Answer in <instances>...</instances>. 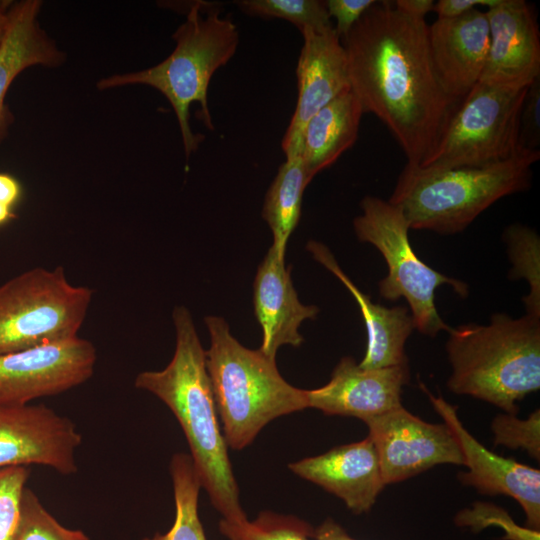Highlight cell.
I'll use <instances>...</instances> for the list:
<instances>
[{
	"label": "cell",
	"mask_w": 540,
	"mask_h": 540,
	"mask_svg": "<svg viewBox=\"0 0 540 540\" xmlns=\"http://www.w3.org/2000/svg\"><path fill=\"white\" fill-rule=\"evenodd\" d=\"M428 24L377 1L341 38L352 92L363 113L388 128L407 164L434 151L462 100L442 88L432 63Z\"/></svg>",
	"instance_id": "obj_1"
},
{
	"label": "cell",
	"mask_w": 540,
	"mask_h": 540,
	"mask_svg": "<svg viewBox=\"0 0 540 540\" xmlns=\"http://www.w3.org/2000/svg\"><path fill=\"white\" fill-rule=\"evenodd\" d=\"M172 318L176 346L171 361L162 370L140 372L134 385L159 398L178 420L201 487L223 519L243 521L247 516L218 421L205 350L186 307H175Z\"/></svg>",
	"instance_id": "obj_2"
},
{
	"label": "cell",
	"mask_w": 540,
	"mask_h": 540,
	"mask_svg": "<svg viewBox=\"0 0 540 540\" xmlns=\"http://www.w3.org/2000/svg\"><path fill=\"white\" fill-rule=\"evenodd\" d=\"M448 334L447 387L453 393L516 415L517 402L539 390L540 318L496 313L489 324H462Z\"/></svg>",
	"instance_id": "obj_3"
},
{
	"label": "cell",
	"mask_w": 540,
	"mask_h": 540,
	"mask_svg": "<svg viewBox=\"0 0 540 540\" xmlns=\"http://www.w3.org/2000/svg\"><path fill=\"white\" fill-rule=\"evenodd\" d=\"M539 158L540 150H523L482 167L431 169L406 163L388 201L401 209L410 229L455 234L499 199L528 190Z\"/></svg>",
	"instance_id": "obj_4"
},
{
	"label": "cell",
	"mask_w": 540,
	"mask_h": 540,
	"mask_svg": "<svg viewBox=\"0 0 540 540\" xmlns=\"http://www.w3.org/2000/svg\"><path fill=\"white\" fill-rule=\"evenodd\" d=\"M205 324L206 366L228 447L241 450L270 421L308 408L306 390L284 380L275 360L244 347L223 318L207 316Z\"/></svg>",
	"instance_id": "obj_5"
},
{
	"label": "cell",
	"mask_w": 540,
	"mask_h": 540,
	"mask_svg": "<svg viewBox=\"0 0 540 540\" xmlns=\"http://www.w3.org/2000/svg\"><path fill=\"white\" fill-rule=\"evenodd\" d=\"M206 2L192 4L186 20L175 33L176 46L162 62L138 72L113 75L97 84L108 89L130 84H144L161 92L175 111L186 157L197 150L203 136L192 132L189 109L192 103L200 104L199 117L204 125L214 129L208 108L209 82L217 69L227 64L236 52L239 33L234 22L221 17L220 10Z\"/></svg>",
	"instance_id": "obj_6"
},
{
	"label": "cell",
	"mask_w": 540,
	"mask_h": 540,
	"mask_svg": "<svg viewBox=\"0 0 540 540\" xmlns=\"http://www.w3.org/2000/svg\"><path fill=\"white\" fill-rule=\"evenodd\" d=\"M93 291L61 266L35 267L0 285V355L78 337Z\"/></svg>",
	"instance_id": "obj_7"
},
{
	"label": "cell",
	"mask_w": 540,
	"mask_h": 540,
	"mask_svg": "<svg viewBox=\"0 0 540 540\" xmlns=\"http://www.w3.org/2000/svg\"><path fill=\"white\" fill-rule=\"evenodd\" d=\"M362 214L353 220L357 238L372 244L384 257L388 274L379 282L380 296L396 301L403 297L409 304L415 329L430 337L451 327L439 315L435 291L448 285L461 297L468 295V285L446 276L418 258L409 241V223L401 209L376 196H365Z\"/></svg>",
	"instance_id": "obj_8"
},
{
	"label": "cell",
	"mask_w": 540,
	"mask_h": 540,
	"mask_svg": "<svg viewBox=\"0 0 540 540\" xmlns=\"http://www.w3.org/2000/svg\"><path fill=\"white\" fill-rule=\"evenodd\" d=\"M527 88L476 83L451 117L434 151L419 167H482L523 151L519 149V128Z\"/></svg>",
	"instance_id": "obj_9"
},
{
	"label": "cell",
	"mask_w": 540,
	"mask_h": 540,
	"mask_svg": "<svg viewBox=\"0 0 540 540\" xmlns=\"http://www.w3.org/2000/svg\"><path fill=\"white\" fill-rule=\"evenodd\" d=\"M97 351L84 338L0 355V404L25 405L69 391L94 374Z\"/></svg>",
	"instance_id": "obj_10"
},
{
	"label": "cell",
	"mask_w": 540,
	"mask_h": 540,
	"mask_svg": "<svg viewBox=\"0 0 540 540\" xmlns=\"http://www.w3.org/2000/svg\"><path fill=\"white\" fill-rule=\"evenodd\" d=\"M386 485L439 464L463 465L460 446L445 424L423 421L403 406L364 421Z\"/></svg>",
	"instance_id": "obj_11"
},
{
	"label": "cell",
	"mask_w": 540,
	"mask_h": 540,
	"mask_svg": "<svg viewBox=\"0 0 540 540\" xmlns=\"http://www.w3.org/2000/svg\"><path fill=\"white\" fill-rule=\"evenodd\" d=\"M81 443L74 422L44 404H0V469L41 465L71 475Z\"/></svg>",
	"instance_id": "obj_12"
},
{
	"label": "cell",
	"mask_w": 540,
	"mask_h": 540,
	"mask_svg": "<svg viewBox=\"0 0 540 540\" xmlns=\"http://www.w3.org/2000/svg\"><path fill=\"white\" fill-rule=\"evenodd\" d=\"M420 386L460 446L468 471L458 479L483 495L515 499L525 513L526 527L540 531V470L487 449L464 427L455 406L432 395L422 383Z\"/></svg>",
	"instance_id": "obj_13"
},
{
	"label": "cell",
	"mask_w": 540,
	"mask_h": 540,
	"mask_svg": "<svg viewBox=\"0 0 540 540\" xmlns=\"http://www.w3.org/2000/svg\"><path fill=\"white\" fill-rule=\"evenodd\" d=\"M301 35L297 104L281 143L286 158L300 156L308 121L337 96L351 90L347 54L334 26L323 31L305 29Z\"/></svg>",
	"instance_id": "obj_14"
},
{
	"label": "cell",
	"mask_w": 540,
	"mask_h": 540,
	"mask_svg": "<svg viewBox=\"0 0 540 540\" xmlns=\"http://www.w3.org/2000/svg\"><path fill=\"white\" fill-rule=\"evenodd\" d=\"M486 15L490 43L479 82L508 89L529 87L540 77V33L533 5L499 0Z\"/></svg>",
	"instance_id": "obj_15"
},
{
	"label": "cell",
	"mask_w": 540,
	"mask_h": 540,
	"mask_svg": "<svg viewBox=\"0 0 540 540\" xmlns=\"http://www.w3.org/2000/svg\"><path fill=\"white\" fill-rule=\"evenodd\" d=\"M409 381L408 365L363 369L349 356L341 358L324 386L306 390L308 407L326 415L351 416L363 422L402 406Z\"/></svg>",
	"instance_id": "obj_16"
},
{
	"label": "cell",
	"mask_w": 540,
	"mask_h": 540,
	"mask_svg": "<svg viewBox=\"0 0 540 540\" xmlns=\"http://www.w3.org/2000/svg\"><path fill=\"white\" fill-rule=\"evenodd\" d=\"M434 70L443 90L463 100L483 72L490 43L486 12L475 8L454 18H437L428 26Z\"/></svg>",
	"instance_id": "obj_17"
},
{
	"label": "cell",
	"mask_w": 540,
	"mask_h": 540,
	"mask_svg": "<svg viewBox=\"0 0 540 540\" xmlns=\"http://www.w3.org/2000/svg\"><path fill=\"white\" fill-rule=\"evenodd\" d=\"M288 467L299 477L339 497L355 514L369 512L386 486L369 436L290 463Z\"/></svg>",
	"instance_id": "obj_18"
},
{
	"label": "cell",
	"mask_w": 540,
	"mask_h": 540,
	"mask_svg": "<svg viewBox=\"0 0 540 540\" xmlns=\"http://www.w3.org/2000/svg\"><path fill=\"white\" fill-rule=\"evenodd\" d=\"M290 271L285 257L271 245L258 267L253 285L254 311L262 329L259 350L273 360L281 346L298 347L303 343L298 328L319 312L318 307L299 301Z\"/></svg>",
	"instance_id": "obj_19"
},
{
	"label": "cell",
	"mask_w": 540,
	"mask_h": 540,
	"mask_svg": "<svg viewBox=\"0 0 540 540\" xmlns=\"http://www.w3.org/2000/svg\"><path fill=\"white\" fill-rule=\"evenodd\" d=\"M313 258L335 275L348 289L359 306L367 332V346L359 366L377 369L408 365L405 343L415 329L411 312L404 306L386 307L374 303L343 272L330 250L322 243L310 241Z\"/></svg>",
	"instance_id": "obj_20"
},
{
	"label": "cell",
	"mask_w": 540,
	"mask_h": 540,
	"mask_svg": "<svg viewBox=\"0 0 540 540\" xmlns=\"http://www.w3.org/2000/svg\"><path fill=\"white\" fill-rule=\"evenodd\" d=\"M41 2H13L9 21L0 43V142L12 122L5 97L14 79L25 69L35 66H56L62 53L38 22Z\"/></svg>",
	"instance_id": "obj_21"
},
{
	"label": "cell",
	"mask_w": 540,
	"mask_h": 540,
	"mask_svg": "<svg viewBox=\"0 0 540 540\" xmlns=\"http://www.w3.org/2000/svg\"><path fill=\"white\" fill-rule=\"evenodd\" d=\"M363 114L357 97L348 90L308 121L302 135L300 158L310 180L353 146Z\"/></svg>",
	"instance_id": "obj_22"
},
{
	"label": "cell",
	"mask_w": 540,
	"mask_h": 540,
	"mask_svg": "<svg viewBox=\"0 0 540 540\" xmlns=\"http://www.w3.org/2000/svg\"><path fill=\"white\" fill-rule=\"evenodd\" d=\"M310 182L300 156L290 157L280 165L266 193L261 214L272 231V246L282 257L299 222L303 193Z\"/></svg>",
	"instance_id": "obj_23"
},
{
	"label": "cell",
	"mask_w": 540,
	"mask_h": 540,
	"mask_svg": "<svg viewBox=\"0 0 540 540\" xmlns=\"http://www.w3.org/2000/svg\"><path fill=\"white\" fill-rule=\"evenodd\" d=\"M175 501V519L166 533H155L142 540H207L198 513L199 491L202 488L192 458L176 453L170 462Z\"/></svg>",
	"instance_id": "obj_24"
},
{
	"label": "cell",
	"mask_w": 540,
	"mask_h": 540,
	"mask_svg": "<svg viewBox=\"0 0 540 540\" xmlns=\"http://www.w3.org/2000/svg\"><path fill=\"white\" fill-rule=\"evenodd\" d=\"M503 238L512 264L509 277L524 279L529 285V292L523 297L526 314L540 318V238L522 224L508 226Z\"/></svg>",
	"instance_id": "obj_25"
},
{
	"label": "cell",
	"mask_w": 540,
	"mask_h": 540,
	"mask_svg": "<svg viewBox=\"0 0 540 540\" xmlns=\"http://www.w3.org/2000/svg\"><path fill=\"white\" fill-rule=\"evenodd\" d=\"M219 531L228 540H312L314 528L293 516L262 511L256 519L232 522L221 519Z\"/></svg>",
	"instance_id": "obj_26"
},
{
	"label": "cell",
	"mask_w": 540,
	"mask_h": 540,
	"mask_svg": "<svg viewBox=\"0 0 540 540\" xmlns=\"http://www.w3.org/2000/svg\"><path fill=\"white\" fill-rule=\"evenodd\" d=\"M235 4L245 14L275 17L305 29L323 31L333 27L326 2L321 0H239Z\"/></svg>",
	"instance_id": "obj_27"
},
{
	"label": "cell",
	"mask_w": 540,
	"mask_h": 540,
	"mask_svg": "<svg viewBox=\"0 0 540 540\" xmlns=\"http://www.w3.org/2000/svg\"><path fill=\"white\" fill-rule=\"evenodd\" d=\"M11 540H90L81 530L63 526L48 512L38 496L25 487L20 517Z\"/></svg>",
	"instance_id": "obj_28"
},
{
	"label": "cell",
	"mask_w": 540,
	"mask_h": 540,
	"mask_svg": "<svg viewBox=\"0 0 540 540\" xmlns=\"http://www.w3.org/2000/svg\"><path fill=\"white\" fill-rule=\"evenodd\" d=\"M458 527L478 533L490 526L504 532L503 540H540V531L519 526L503 508L491 502H475L459 511L454 518Z\"/></svg>",
	"instance_id": "obj_29"
},
{
	"label": "cell",
	"mask_w": 540,
	"mask_h": 540,
	"mask_svg": "<svg viewBox=\"0 0 540 540\" xmlns=\"http://www.w3.org/2000/svg\"><path fill=\"white\" fill-rule=\"evenodd\" d=\"M495 446L523 449L532 458L540 459V410L533 411L527 419L514 414H499L491 422Z\"/></svg>",
	"instance_id": "obj_30"
},
{
	"label": "cell",
	"mask_w": 540,
	"mask_h": 540,
	"mask_svg": "<svg viewBox=\"0 0 540 540\" xmlns=\"http://www.w3.org/2000/svg\"><path fill=\"white\" fill-rule=\"evenodd\" d=\"M29 476L27 466L0 469V540H11L16 531L22 493Z\"/></svg>",
	"instance_id": "obj_31"
},
{
	"label": "cell",
	"mask_w": 540,
	"mask_h": 540,
	"mask_svg": "<svg viewBox=\"0 0 540 540\" xmlns=\"http://www.w3.org/2000/svg\"><path fill=\"white\" fill-rule=\"evenodd\" d=\"M540 146V77L528 88L522 105L519 149L539 150Z\"/></svg>",
	"instance_id": "obj_32"
},
{
	"label": "cell",
	"mask_w": 540,
	"mask_h": 540,
	"mask_svg": "<svg viewBox=\"0 0 540 540\" xmlns=\"http://www.w3.org/2000/svg\"><path fill=\"white\" fill-rule=\"evenodd\" d=\"M328 14L336 19L334 29L340 38L345 37L375 0H327Z\"/></svg>",
	"instance_id": "obj_33"
},
{
	"label": "cell",
	"mask_w": 540,
	"mask_h": 540,
	"mask_svg": "<svg viewBox=\"0 0 540 540\" xmlns=\"http://www.w3.org/2000/svg\"><path fill=\"white\" fill-rule=\"evenodd\" d=\"M499 0H439L434 3L433 11L438 18H454L461 16L477 6L490 8Z\"/></svg>",
	"instance_id": "obj_34"
},
{
	"label": "cell",
	"mask_w": 540,
	"mask_h": 540,
	"mask_svg": "<svg viewBox=\"0 0 540 540\" xmlns=\"http://www.w3.org/2000/svg\"><path fill=\"white\" fill-rule=\"evenodd\" d=\"M21 197L22 186L20 182L8 173H0V203L15 208Z\"/></svg>",
	"instance_id": "obj_35"
},
{
	"label": "cell",
	"mask_w": 540,
	"mask_h": 540,
	"mask_svg": "<svg viewBox=\"0 0 540 540\" xmlns=\"http://www.w3.org/2000/svg\"><path fill=\"white\" fill-rule=\"evenodd\" d=\"M312 540H357L332 518L325 519L317 528H314Z\"/></svg>",
	"instance_id": "obj_36"
},
{
	"label": "cell",
	"mask_w": 540,
	"mask_h": 540,
	"mask_svg": "<svg viewBox=\"0 0 540 540\" xmlns=\"http://www.w3.org/2000/svg\"><path fill=\"white\" fill-rule=\"evenodd\" d=\"M394 7L401 13L413 18L425 20V16L433 10V0H396Z\"/></svg>",
	"instance_id": "obj_37"
},
{
	"label": "cell",
	"mask_w": 540,
	"mask_h": 540,
	"mask_svg": "<svg viewBox=\"0 0 540 540\" xmlns=\"http://www.w3.org/2000/svg\"><path fill=\"white\" fill-rule=\"evenodd\" d=\"M12 4H13V1L0 0V43L3 39V36L5 34V31L8 25L9 13H10Z\"/></svg>",
	"instance_id": "obj_38"
},
{
	"label": "cell",
	"mask_w": 540,
	"mask_h": 540,
	"mask_svg": "<svg viewBox=\"0 0 540 540\" xmlns=\"http://www.w3.org/2000/svg\"><path fill=\"white\" fill-rule=\"evenodd\" d=\"M15 218L14 208L0 203V229Z\"/></svg>",
	"instance_id": "obj_39"
}]
</instances>
